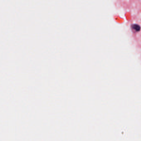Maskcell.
<instances>
[{
  "label": "cell",
  "instance_id": "obj_1",
  "mask_svg": "<svg viewBox=\"0 0 141 141\" xmlns=\"http://www.w3.org/2000/svg\"><path fill=\"white\" fill-rule=\"evenodd\" d=\"M132 29L135 32H139L141 30V27L137 24H133L131 26Z\"/></svg>",
  "mask_w": 141,
  "mask_h": 141
}]
</instances>
